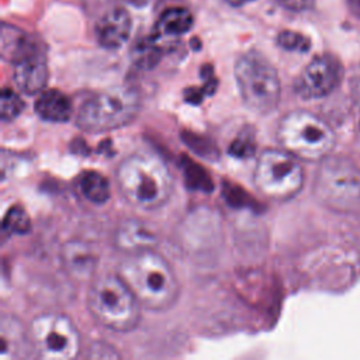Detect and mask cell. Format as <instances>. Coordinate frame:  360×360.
Returning a JSON list of instances; mask_svg holds the SVG:
<instances>
[{
  "label": "cell",
  "instance_id": "6da1fadb",
  "mask_svg": "<svg viewBox=\"0 0 360 360\" xmlns=\"http://www.w3.org/2000/svg\"><path fill=\"white\" fill-rule=\"evenodd\" d=\"M115 273L129 287L142 308L166 311L179 298L180 285L172 266L153 249L127 253Z\"/></svg>",
  "mask_w": 360,
  "mask_h": 360
},
{
  "label": "cell",
  "instance_id": "7a4b0ae2",
  "mask_svg": "<svg viewBox=\"0 0 360 360\" xmlns=\"http://www.w3.org/2000/svg\"><path fill=\"white\" fill-rule=\"evenodd\" d=\"M117 186L124 198L142 210H156L173 191V176L166 163L150 153L125 158L115 170Z\"/></svg>",
  "mask_w": 360,
  "mask_h": 360
},
{
  "label": "cell",
  "instance_id": "3957f363",
  "mask_svg": "<svg viewBox=\"0 0 360 360\" xmlns=\"http://www.w3.org/2000/svg\"><path fill=\"white\" fill-rule=\"evenodd\" d=\"M87 307L101 326L114 332H129L141 319L139 301L117 273L93 278L87 292Z\"/></svg>",
  "mask_w": 360,
  "mask_h": 360
},
{
  "label": "cell",
  "instance_id": "277c9868",
  "mask_svg": "<svg viewBox=\"0 0 360 360\" xmlns=\"http://www.w3.org/2000/svg\"><path fill=\"white\" fill-rule=\"evenodd\" d=\"M277 141L281 148L300 160H322L329 156L336 135L330 125L307 110L287 112L278 122Z\"/></svg>",
  "mask_w": 360,
  "mask_h": 360
},
{
  "label": "cell",
  "instance_id": "5b68a950",
  "mask_svg": "<svg viewBox=\"0 0 360 360\" xmlns=\"http://www.w3.org/2000/svg\"><path fill=\"white\" fill-rule=\"evenodd\" d=\"M312 190L326 208L354 214L360 211V167L346 156L329 155L319 160Z\"/></svg>",
  "mask_w": 360,
  "mask_h": 360
},
{
  "label": "cell",
  "instance_id": "8992f818",
  "mask_svg": "<svg viewBox=\"0 0 360 360\" xmlns=\"http://www.w3.org/2000/svg\"><path fill=\"white\" fill-rule=\"evenodd\" d=\"M233 75L243 104L259 115L273 112L281 96V83L273 63L259 51L242 53L233 68Z\"/></svg>",
  "mask_w": 360,
  "mask_h": 360
},
{
  "label": "cell",
  "instance_id": "52a82bcc",
  "mask_svg": "<svg viewBox=\"0 0 360 360\" xmlns=\"http://www.w3.org/2000/svg\"><path fill=\"white\" fill-rule=\"evenodd\" d=\"M141 110V97L132 87L118 86L90 96L76 114V125L90 134H103L132 122Z\"/></svg>",
  "mask_w": 360,
  "mask_h": 360
},
{
  "label": "cell",
  "instance_id": "ba28073f",
  "mask_svg": "<svg viewBox=\"0 0 360 360\" xmlns=\"http://www.w3.org/2000/svg\"><path fill=\"white\" fill-rule=\"evenodd\" d=\"M304 169L300 159L281 149L263 150L255 165L253 184L264 197L287 201L304 186Z\"/></svg>",
  "mask_w": 360,
  "mask_h": 360
},
{
  "label": "cell",
  "instance_id": "9c48e42d",
  "mask_svg": "<svg viewBox=\"0 0 360 360\" xmlns=\"http://www.w3.org/2000/svg\"><path fill=\"white\" fill-rule=\"evenodd\" d=\"M28 342L37 354L48 360H69L77 356L80 336L73 322L62 314H42L28 329Z\"/></svg>",
  "mask_w": 360,
  "mask_h": 360
},
{
  "label": "cell",
  "instance_id": "30bf717a",
  "mask_svg": "<svg viewBox=\"0 0 360 360\" xmlns=\"http://www.w3.org/2000/svg\"><path fill=\"white\" fill-rule=\"evenodd\" d=\"M342 76V65L333 55H316L297 77L294 90L305 100L322 98L339 86Z\"/></svg>",
  "mask_w": 360,
  "mask_h": 360
},
{
  "label": "cell",
  "instance_id": "8fae6325",
  "mask_svg": "<svg viewBox=\"0 0 360 360\" xmlns=\"http://www.w3.org/2000/svg\"><path fill=\"white\" fill-rule=\"evenodd\" d=\"M131 31L132 18L124 7L107 10L94 25L96 39L105 49L121 48L129 39Z\"/></svg>",
  "mask_w": 360,
  "mask_h": 360
},
{
  "label": "cell",
  "instance_id": "7c38bea8",
  "mask_svg": "<svg viewBox=\"0 0 360 360\" xmlns=\"http://www.w3.org/2000/svg\"><path fill=\"white\" fill-rule=\"evenodd\" d=\"M13 77L17 87L25 94H39L45 90L49 70L45 51L39 49L13 63Z\"/></svg>",
  "mask_w": 360,
  "mask_h": 360
},
{
  "label": "cell",
  "instance_id": "4fadbf2b",
  "mask_svg": "<svg viewBox=\"0 0 360 360\" xmlns=\"http://www.w3.org/2000/svg\"><path fill=\"white\" fill-rule=\"evenodd\" d=\"M60 262L66 273L77 281H87L94 277L97 256L83 240H68L60 249Z\"/></svg>",
  "mask_w": 360,
  "mask_h": 360
},
{
  "label": "cell",
  "instance_id": "5bb4252c",
  "mask_svg": "<svg viewBox=\"0 0 360 360\" xmlns=\"http://www.w3.org/2000/svg\"><path fill=\"white\" fill-rule=\"evenodd\" d=\"M39 49L42 45L31 34L8 22L1 24L0 53L6 62L15 63Z\"/></svg>",
  "mask_w": 360,
  "mask_h": 360
},
{
  "label": "cell",
  "instance_id": "9a60e30c",
  "mask_svg": "<svg viewBox=\"0 0 360 360\" xmlns=\"http://www.w3.org/2000/svg\"><path fill=\"white\" fill-rule=\"evenodd\" d=\"M37 114L48 122H66L73 111L70 98L56 89L44 90L35 101Z\"/></svg>",
  "mask_w": 360,
  "mask_h": 360
},
{
  "label": "cell",
  "instance_id": "2e32d148",
  "mask_svg": "<svg viewBox=\"0 0 360 360\" xmlns=\"http://www.w3.org/2000/svg\"><path fill=\"white\" fill-rule=\"evenodd\" d=\"M193 25L194 17L188 8L170 7L159 15V20L156 21L149 37L156 41L162 37H179L187 34Z\"/></svg>",
  "mask_w": 360,
  "mask_h": 360
},
{
  "label": "cell",
  "instance_id": "e0dca14e",
  "mask_svg": "<svg viewBox=\"0 0 360 360\" xmlns=\"http://www.w3.org/2000/svg\"><path fill=\"white\" fill-rule=\"evenodd\" d=\"M115 243L127 253L142 249H153L152 246L156 243V235L149 228H146L145 224L131 219L122 222L118 226L115 233Z\"/></svg>",
  "mask_w": 360,
  "mask_h": 360
},
{
  "label": "cell",
  "instance_id": "ac0fdd59",
  "mask_svg": "<svg viewBox=\"0 0 360 360\" xmlns=\"http://www.w3.org/2000/svg\"><path fill=\"white\" fill-rule=\"evenodd\" d=\"M79 187L84 198L94 204H104L110 198V184L97 172H87L79 180Z\"/></svg>",
  "mask_w": 360,
  "mask_h": 360
},
{
  "label": "cell",
  "instance_id": "d6986e66",
  "mask_svg": "<svg viewBox=\"0 0 360 360\" xmlns=\"http://www.w3.org/2000/svg\"><path fill=\"white\" fill-rule=\"evenodd\" d=\"M158 41L148 37L145 41L139 42L135 48V62L142 68H152L160 59L162 51L156 44Z\"/></svg>",
  "mask_w": 360,
  "mask_h": 360
},
{
  "label": "cell",
  "instance_id": "ffe728a7",
  "mask_svg": "<svg viewBox=\"0 0 360 360\" xmlns=\"http://www.w3.org/2000/svg\"><path fill=\"white\" fill-rule=\"evenodd\" d=\"M0 104H1L0 114H1V120L4 122L14 120L24 110V101L21 100V97L15 91H13L11 89H7V87H4L1 91Z\"/></svg>",
  "mask_w": 360,
  "mask_h": 360
},
{
  "label": "cell",
  "instance_id": "44dd1931",
  "mask_svg": "<svg viewBox=\"0 0 360 360\" xmlns=\"http://www.w3.org/2000/svg\"><path fill=\"white\" fill-rule=\"evenodd\" d=\"M3 228L10 233H27L31 228L30 218L20 205H14L7 211L3 221Z\"/></svg>",
  "mask_w": 360,
  "mask_h": 360
},
{
  "label": "cell",
  "instance_id": "7402d4cb",
  "mask_svg": "<svg viewBox=\"0 0 360 360\" xmlns=\"http://www.w3.org/2000/svg\"><path fill=\"white\" fill-rule=\"evenodd\" d=\"M277 44L283 49L295 51V52H308L311 48V41L308 37L291 30H284L278 32Z\"/></svg>",
  "mask_w": 360,
  "mask_h": 360
},
{
  "label": "cell",
  "instance_id": "603a6c76",
  "mask_svg": "<svg viewBox=\"0 0 360 360\" xmlns=\"http://www.w3.org/2000/svg\"><path fill=\"white\" fill-rule=\"evenodd\" d=\"M274 1L283 8L288 11H295V13L311 10L315 4V0H274Z\"/></svg>",
  "mask_w": 360,
  "mask_h": 360
},
{
  "label": "cell",
  "instance_id": "cb8c5ba5",
  "mask_svg": "<svg viewBox=\"0 0 360 360\" xmlns=\"http://www.w3.org/2000/svg\"><path fill=\"white\" fill-rule=\"evenodd\" d=\"M346 6L353 15L360 18V0H346Z\"/></svg>",
  "mask_w": 360,
  "mask_h": 360
},
{
  "label": "cell",
  "instance_id": "d4e9b609",
  "mask_svg": "<svg viewBox=\"0 0 360 360\" xmlns=\"http://www.w3.org/2000/svg\"><path fill=\"white\" fill-rule=\"evenodd\" d=\"M229 6H232V7H242V6H245V4H248V3H252V1H255V0H225Z\"/></svg>",
  "mask_w": 360,
  "mask_h": 360
}]
</instances>
